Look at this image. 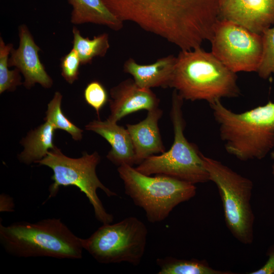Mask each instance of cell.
Here are the masks:
<instances>
[{
  "mask_svg": "<svg viewBox=\"0 0 274 274\" xmlns=\"http://www.w3.org/2000/svg\"><path fill=\"white\" fill-rule=\"evenodd\" d=\"M110 94V115L107 119L116 123L135 112L157 108L160 101L151 89L139 87L130 78L111 88Z\"/></svg>",
  "mask_w": 274,
  "mask_h": 274,
  "instance_id": "cell-13",
  "label": "cell"
},
{
  "mask_svg": "<svg viewBox=\"0 0 274 274\" xmlns=\"http://www.w3.org/2000/svg\"><path fill=\"white\" fill-rule=\"evenodd\" d=\"M170 87L183 99L209 104L240 94L236 73L201 47L180 52Z\"/></svg>",
  "mask_w": 274,
  "mask_h": 274,
  "instance_id": "cell-3",
  "label": "cell"
},
{
  "mask_svg": "<svg viewBox=\"0 0 274 274\" xmlns=\"http://www.w3.org/2000/svg\"><path fill=\"white\" fill-rule=\"evenodd\" d=\"M54 126L47 121L30 130L21 143L24 150L18 155L19 160L24 164L37 163L53 149Z\"/></svg>",
  "mask_w": 274,
  "mask_h": 274,
  "instance_id": "cell-18",
  "label": "cell"
},
{
  "mask_svg": "<svg viewBox=\"0 0 274 274\" xmlns=\"http://www.w3.org/2000/svg\"><path fill=\"white\" fill-rule=\"evenodd\" d=\"M82 239L60 219L0 224L1 245L7 253L17 257L80 259L84 249Z\"/></svg>",
  "mask_w": 274,
  "mask_h": 274,
  "instance_id": "cell-4",
  "label": "cell"
},
{
  "mask_svg": "<svg viewBox=\"0 0 274 274\" xmlns=\"http://www.w3.org/2000/svg\"><path fill=\"white\" fill-rule=\"evenodd\" d=\"M160 270L158 274H231L230 271L217 270L211 267L205 260L182 259L172 256L156 260Z\"/></svg>",
  "mask_w": 274,
  "mask_h": 274,
  "instance_id": "cell-19",
  "label": "cell"
},
{
  "mask_svg": "<svg viewBox=\"0 0 274 274\" xmlns=\"http://www.w3.org/2000/svg\"><path fill=\"white\" fill-rule=\"evenodd\" d=\"M72 6L71 22L76 25L93 23L117 31L123 25L121 20L108 8L102 0H67Z\"/></svg>",
  "mask_w": 274,
  "mask_h": 274,
  "instance_id": "cell-17",
  "label": "cell"
},
{
  "mask_svg": "<svg viewBox=\"0 0 274 274\" xmlns=\"http://www.w3.org/2000/svg\"><path fill=\"white\" fill-rule=\"evenodd\" d=\"M183 100L174 90L170 112L174 139L170 149L148 157L135 169L146 175H164L194 185L206 183L210 178L203 154L184 134L186 123L182 112Z\"/></svg>",
  "mask_w": 274,
  "mask_h": 274,
  "instance_id": "cell-5",
  "label": "cell"
},
{
  "mask_svg": "<svg viewBox=\"0 0 274 274\" xmlns=\"http://www.w3.org/2000/svg\"><path fill=\"white\" fill-rule=\"evenodd\" d=\"M261 34L262 51L257 72L260 77L267 79L274 74V26L265 29Z\"/></svg>",
  "mask_w": 274,
  "mask_h": 274,
  "instance_id": "cell-23",
  "label": "cell"
},
{
  "mask_svg": "<svg viewBox=\"0 0 274 274\" xmlns=\"http://www.w3.org/2000/svg\"><path fill=\"white\" fill-rule=\"evenodd\" d=\"M18 35L19 47L12 49L8 59L9 67L14 66L22 74L24 78L23 84L26 88H31L36 83L45 88H51L53 80L40 60V48L25 24L18 27Z\"/></svg>",
  "mask_w": 274,
  "mask_h": 274,
  "instance_id": "cell-11",
  "label": "cell"
},
{
  "mask_svg": "<svg viewBox=\"0 0 274 274\" xmlns=\"http://www.w3.org/2000/svg\"><path fill=\"white\" fill-rule=\"evenodd\" d=\"M100 161V157L97 152L90 154L85 152L81 157L74 158L65 156L55 146L45 157L36 163L50 167L53 172L51 177L53 183L49 187L48 198L55 197L60 187L74 186L89 200L96 220L103 224L111 223L113 216L106 211L96 191L100 189L108 197L117 194L98 179L96 168Z\"/></svg>",
  "mask_w": 274,
  "mask_h": 274,
  "instance_id": "cell-7",
  "label": "cell"
},
{
  "mask_svg": "<svg viewBox=\"0 0 274 274\" xmlns=\"http://www.w3.org/2000/svg\"><path fill=\"white\" fill-rule=\"evenodd\" d=\"M148 230L135 217L115 224H104L89 237L82 239L83 249L102 264L128 262L139 265L144 256Z\"/></svg>",
  "mask_w": 274,
  "mask_h": 274,
  "instance_id": "cell-9",
  "label": "cell"
},
{
  "mask_svg": "<svg viewBox=\"0 0 274 274\" xmlns=\"http://www.w3.org/2000/svg\"><path fill=\"white\" fill-rule=\"evenodd\" d=\"M210 42L211 52L231 71L257 72L262 51L261 34L221 19Z\"/></svg>",
  "mask_w": 274,
  "mask_h": 274,
  "instance_id": "cell-10",
  "label": "cell"
},
{
  "mask_svg": "<svg viewBox=\"0 0 274 274\" xmlns=\"http://www.w3.org/2000/svg\"><path fill=\"white\" fill-rule=\"evenodd\" d=\"M250 274H272L274 273V252H271L265 264L260 269L251 272Z\"/></svg>",
  "mask_w": 274,
  "mask_h": 274,
  "instance_id": "cell-26",
  "label": "cell"
},
{
  "mask_svg": "<svg viewBox=\"0 0 274 274\" xmlns=\"http://www.w3.org/2000/svg\"><path fill=\"white\" fill-rule=\"evenodd\" d=\"M202 158L210 181L218 189L228 229L241 243L251 244L255 220L251 204L252 181L217 160L203 154Z\"/></svg>",
  "mask_w": 274,
  "mask_h": 274,
  "instance_id": "cell-8",
  "label": "cell"
},
{
  "mask_svg": "<svg viewBox=\"0 0 274 274\" xmlns=\"http://www.w3.org/2000/svg\"><path fill=\"white\" fill-rule=\"evenodd\" d=\"M85 129L98 134L110 144L111 149L107 158L113 164L118 166L136 164L133 145L127 128L108 119H98L90 122Z\"/></svg>",
  "mask_w": 274,
  "mask_h": 274,
  "instance_id": "cell-15",
  "label": "cell"
},
{
  "mask_svg": "<svg viewBox=\"0 0 274 274\" xmlns=\"http://www.w3.org/2000/svg\"><path fill=\"white\" fill-rule=\"evenodd\" d=\"M62 95L60 92H55L53 98L48 104L44 120L51 124L55 129L65 131L74 140L80 141L82 138L83 131L68 120L62 112Z\"/></svg>",
  "mask_w": 274,
  "mask_h": 274,
  "instance_id": "cell-21",
  "label": "cell"
},
{
  "mask_svg": "<svg viewBox=\"0 0 274 274\" xmlns=\"http://www.w3.org/2000/svg\"><path fill=\"white\" fill-rule=\"evenodd\" d=\"M72 30L73 48L77 52L81 64L91 63L94 57L105 56L110 48L108 33H103L90 39L82 37L76 27H74Z\"/></svg>",
  "mask_w": 274,
  "mask_h": 274,
  "instance_id": "cell-20",
  "label": "cell"
},
{
  "mask_svg": "<svg viewBox=\"0 0 274 274\" xmlns=\"http://www.w3.org/2000/svg\"><path fill=\"white\" fill-rule=\"evenodd\" d=\"M84 97L87 104L95 110L99 119L100 111L109 99L105 87L98 81H91L84 89Z\"/></svg>",
  "mask_w": 274,
  "mask_h": 274,
  "instance_id": "cell-24",
  "label": "cell"
},
{
  "mask_svg": "<svg viewBox=\"0 0 274 274\" xmlns=\"http://www.w3.org/2000/svg\"><path fill=\"white\" fill-rule=\"evenodd\" d=\"M122 22H132L179 45L211 32L221 17L223 0H102Z\"/></svg>",
  "mask_w": 274,
  "mask_h": 274,
  "instance_id": "cell-1",
  "label": "cell"
},
{
  "mask_svg": "<svg viewBox=\"0 0 274 274\" xmlns=\"http://www.w3.org/2000/svg\"><path fill=\"white\" fill-rule=\"evenodd\" d=\"M162 114L158 107L148 111L146 118L140 122L126 125L134 147L136 164L151 156L165 152L158 127Z\"/></svg>",
  "mask_w": 274,
  "mask_h": 274,
  "instance_id": "cell-14",
  "label": "cell"
},
{
  "mask_svg": "<svg viewBox=\"0 0 274 274\" xmlns=\"http://www.w3.org/2000/svg\"><path fill=\"white\" fill-rule=\"evenodd\" d=\"M117 171L125 194L143 209L152 223L165 220L177 206L189 200L196 193L194 184L164 175L151 177L128 165L118 166Z\"/></svg>",
  "mask_w": 274,
  "mask_h": 274,
  "instance_id": "cell-6",
  "label": "cell"
},
{
  "mask_svg": "<svg viewBox=\"0 0 274 274\" xmlns=\"http://www.w3.org/2000/svg\"><path fill=\"white\" fill-rule=\"evenodd\" d=\"M226 151L239 160L261 159L274 147V102L236 113L221 100L209 103Z\"/></svg>",
  "mask_w": 274,
  "mask_h": 274,
  "instance_id": "cell-2",
  "label": "cell"
},
{
  "mask_svg": "<svg viewBox=\"0 0 274 274\" xmlns=\"http://www.w3.org/2000/svg\"><path fill=\"white\" fill-rule=\"evenodd\" d=\"M11 43L6 44L0 38V93L5 91H13L22 84L20 71L17 68L9 70L8 56L13 48Z\"/></svg>",
  "mask_w": 274,
  "mask_h": 274,
  "instance_id": "cell-22",
  "label": "cell"
},
{
  "mask_svg": "<svg viewBox=\"0 0 274 274\" xmlns=\"http://www.w3.org/2000/svg\"><path fill=\"white\" fill-rule=\"evenodd\" d=\"M221 17L261 34L274 24V0H223Z\"/></svg>",
  "mask_w": 274,
  "mask_h": 274,
  "instance_id": "cell-12",
  "label": "cell"
},
{
  "mask_svg": "<svg viewBox=\"0 0 274 274\" xmlns=\"http://www.w3.org/2000/svg\"><path fill=\"white\" fill-rule=\"evenodd\" d=\"M80 64L81 63L79 56L73 48L61 58V74L69 84H72L78 79Z\"/></svg>",
  "mask_w": 274,
  "mask_h": 274,
  "instance_id": "cell-25",
  "label": "cell"
},
{
  "mask_svg": "<svg viewBox=\"0 0 274 274\" xmlns=\"http://www.w3.org/2000/svg\"><path fill=\"white\" fill-rule=\"evenodd\" d=\"M177 57L173 55L157 59L150 64H140L131 58L124 63L125 73L133 77L135 83L142 88L170 87Z\"/></svg>",
  "mask_w": 274,
  "mask_h": 274,
  "instance_id": "cell-16",
  "label": "cell"
},
{
  "mask_svg": "<svg viewBox=\"0 0 274 274\" xmlns=\"http://www.w3.org/2000/svg\"><path fill=\"white\" fill-rule=\"evenodd\" d=\"M271 158L274 160V151H272L270 153ZM272 174L274 177V166L272 167Z\"/></svg>",
  "mask_w": 274,
  "mask_h": 274,
  "instance_id": "cell-28",
  "label": "cell"
},
{
  "mask_svg": "<svg viewBox=\"0 0 274 274\" xmlns=\"http://www.w3.org/2000/svg\"><path fill=\"white\" fill-rule=\"evenodd\" d=\"M13 199L5 194L1 195V212H12L14 211Z\"/></svg>",
  "mask_w": 274,
  "mask_h": 274,
  "instance_id": "cell-27",
  "label": "cell"
}]
</instances>
